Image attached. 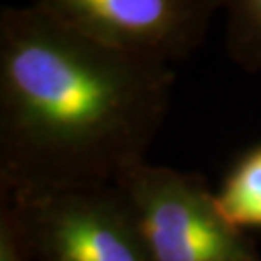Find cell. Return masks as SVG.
Wrapping results in <instances>:
<instances>
[{
    "mask_svg": "<svg viewBox=\"0 0 261 261\" xmlns=\"http://www.w3.org/2000/svg\"><path fill=\"white\" fill-rule=\"evenodd\" d=\"M174 80L35 4L2 8L0 192L116 186L147 161Z\"/></svg>",
    "mask_w": 261,
    "mask_h": 261,
    "instance_id": "obj_1",
    "label": "cell"
},
{
    "mask_svg": "<svg viewBox=\"0 0 261 261\" xmlns=\"http://www.w3.org/2000/svg\"><path fill=\"white\" fill-rule=\"evenodd\" d=\"M151 261H261L250 234L217 207L205 178L141 161L116 184Z\"/></svg>",
    "mask_w": 261,
    "mask_h": 261,
    "instance_id": "obj_2",
    "label": "cell"
},
{
    "mask_svg": "<svg viewBox=\"0 0 261 261\" xmlns=\"http://www.w3.org/2000/svg\"><path fill=\"white\" fill-rule=\"evenodd\" d=\"M0 196L19 207L35 261H151L118 186Z\"/></svg>",
    "mask_w": 261,
    "mask_h": 261,
    "instance_id": "obj_3",
    "label": "cell"
},
{
    "mask_svg": "<svg viewBox=\"0 0 261 261\" xmlns=\"http://www.w3.org/2000/svg\"><path fill=\"white\" fill-rule=\"evenodd\" d=\"M33 4L103 47L161 66L194 55L221 10V0H35Z\"/></svg>",
    "mask_w": 261,
    "mask_h": 261,
    "instance_id": "obj_4",
    "label": "cell"
},
{
    "mask_svg": "<svg viewBox=\"0 0 261 261\" xmlns=\"http://www.w3.org/2000/svg\"><path fill=\"white\" fill-rule=\"evenodd\" d=\"M217 207L242 232H261V143L244 149L228 167L219 190Z\"/></svg>",
    "mask_w": 261,
    "mask_h": 261,
    "instance_id": "obj_5",
    "label": "cell"
},
{
    "mask_svg": "<svg viewBox=\"0 0 261 261\" xmlns=\"http://www.w3.org/2000/svg\"><path fill=\"white\" fill-rule=\"evenodd\" d=\"M226 14L224 47L246 72H261V0H221Z\"/></svg>",
    "mask_w": 261,
    "mask_h": 261,
    "instance_id": "obj_6",
    "label": "cell"
},
{
    "mask_svg": "<svg viewBox=\"0 0 261 261\" xmlns=\"http://www.w3.org/2000/svg\"><path fill=\"white\" fill-rule=\"evenodd\" d=\"M0 261H35L19 207L0 196Z\"/></svg>",
    "mask_w": 261,
    "mask_h": 261,
    "instance_id": "obj_7",
    "label": "cell"
}]
</instances>
